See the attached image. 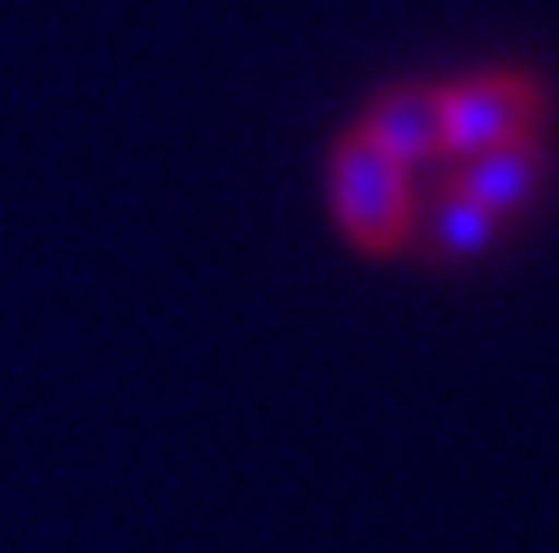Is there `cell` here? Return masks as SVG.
I'll return each mask as SVG.
<instances>
[{
  "mask_svg": "<svg viewBox=\"0 0 559 553\" xmlns=\"http://www.w3.org/2000/svg\"><path fill=\"white\" fill-rule=\"evenodd\" d=\"M328 209L356 254H402L418 232V176L390 165L350 130L328 158Z\"/></svg>",
  "mask_w": 559,
  "mask_h": 553,
  "instance_id": "obj_1",
  "label": "cell"
},
{
  "mask_svg": "<svg viewBox=\"0 0 559 553\" xmlns=\"http://www.w3.org/2000/svg\"><path fill=\"white\" fill-rule=\"evenodd\" d=\"M441 124H447V158H475L491 147H509L525 136H543L548 91L525 69H475L464 80L436 85Z\"/></svg>",
  "mask_w": 559,
  "mask_h": 553,
  "instance_id": "obj_2",
  "label": "cell"
},
{
  "mask_svg": "<svg viewBox=\"0 0 559 553\" xmlns=\"http://www.w3.org/2000/svg\"><path fill=\"white\" fill-rule=\"evenodd\" d=\"M356 136L407 176L447 165V124H441V96L436 85H390L379 103L361 113Z\"/></svg>",
  "mask_w": 559,
  "mask_h": 553,
  "instance_id": "obj_3",
  "label": "cell"
},
{
  "mask_svg": "<svg viewBox=\"0 0 559 553\" xmlns=\"http://www.w3.org/2000/svg\"><path fill=\"white\" fill-rule=\"evenodd\" d=\"M548 181V142L543 136H525V142H509V147H491V153H475V158H457L452 176H447V192L469 199L475 209H486L491 220H514L537 204V192Z\"/></svg>",
  "mask_w": 559,
  "mask_h": 553,
  "instance_id": "obj_4",
  "label": "cell"
},
{
  "mask_svg": "<svg viewBox=\"0 0 559 553\" xmlns=\"http://www.w3.org/2000/svg\"><path fill=\"white\" fill-rule=\"evenodd\" d=\"M413 238L430 243L436 260H475L503 238V220H491L469 199H457V192H441V204L430 209V220H418Z\"/></svg>",
  "mask_w": 559,
  "mask_h": 553,
  "instance_id": "obj_5",
  "label": "cell"
}]
</instances>
